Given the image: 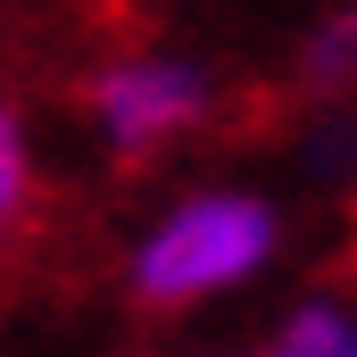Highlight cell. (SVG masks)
Instances as JSON below:
<instances>
[{
	"label": "cell",
	"mask_w": 357,
	"mask_h": 357,
	"mask_svg": "<svg viewBox=\"0 0 357 357\" xmlns=\"http://www.w3.org/2000/svg\"><path fill=\"white\" fill-rule=\"evenodd\" d=\"M75 116L108 167H158L225 116V67L191 42H116L84 67Z\"/></svg>",
	"instance_id": "obj_2"
},
{
	"label": "cell",
	"mask_w": 357,
	"mask_h": 357,
	"mask_svg": "<svg viewBox=\"0 0 357 357\" xmlns=\"http://www.w3.org/2000/svg\"><path fill=\"white\" fill-rule=\"evenodd\" d=\"M199 357H266V349H199Z\"/></svg>",
	"instance_id": "obj_7"
},
{
	"label": "cell",
	"mask_w": 357,
	"mask_h": 357,
	"mask_svg": "<svg viewBox=\"0 0 357 357\" xmlns=\"http://www.w3.org/2000/svg\"><path fill=\"white\" fill-rule=\"evenodd\" d=\"M42 133H33V116H25V100H8L0 91V250L8 241H25V225L42 216Z\"/></svg>",
	"instance_id": "obj_4"
},
{
	"label": "cell",
	"mask_w": 357,
	"mask_h": 357,
	"mask_svg": "<svg viewBox=\"0 0 357 357\" xmlns=\"http://www.w3.org/2000/svg\"><path fill=\"white\" fill-rule=\"evenodd\" d=\"M291 75L307 100H349L357 91V42H349V17H316L291 50Z\"/></svg>",
	"instance_id": "obj_5"
},
{
	"label": "cell",
	"mask_w": 357,
	"mask_h": 357,
	"mask_svg": "<svg viewBox=\"0 0 357 357\" xmlns=\"http://www.w3.org/2000/svg\"><path fill=\"white\" fill-rule=\"evenodd\" d=\"M299 167H307L316 183H357V91L349 100H307Z\"/></svg>",
	"instance_id": "obj_6"
},
{
	"label": "cell",
	"mask_w": 357,
	"mask_h": 357,
	"mask_svg": "<svg viewBox=\"0 0 357 357\" xmlns=\"http://www.w3.org/2000/svg\"><path fill=\"white\" fill-rule=\"evenodd\" d=\"M266 357H357V282H307L266 316Z\"/></svg>",
	"instance_id": "obj_3"
},
{
	"label": "cell",
	"mask_w": 357,
	"mask_h": 357,
	"mask_svg": "<svg viewBox=\"0 0 357 357\" xmlns=\"http://www.w3.org/2000/svg\"><path fill=\"white\" fill-rule=\"evenodd\" d=\"M341 17H349V42H357V0H349V8H341Z\"/></svg>",
	"instance_id": "obj_8"
},
{
	"label": "cell",
	"mask_w": 357,
	"mask_h": 357,
	"mask_svg": "<svg viewBox=\"0 0 357 357\" xmlns=\"http://www.w3.org/2000/svg\"><path fill=\"white\" fill-rule=\"evenodd\" d=\"M291 258V208L250 175H199L150 199L116 250V291L142 316H208L250 299Z\"/></svg>",
	"instance_id": "obj_1"
}]
</instances>
